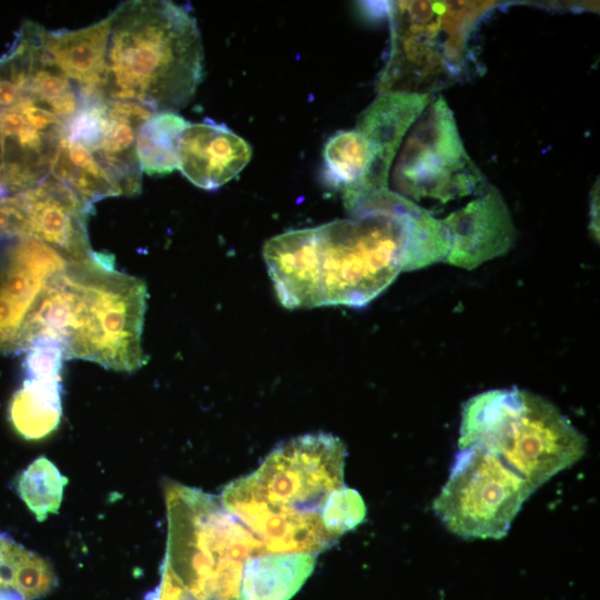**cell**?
<instances>
[{
  "mask_svg": "<svg viewBox=\"0 0 600 600\" xmlns=\"http://www.w3.org/2000/svg\"><path fill=\"white\" fill-rule=\"evenodd\" d=\"M349 214L264 243V262L283 307H362L401 271L422 268L434 249L433 217L389 188L362 199Z\"/></svg>",
  "mask_w": 600,
  "mask_h": 600,
  "instance_id": "obj_1",
  "label": "cell"
},
{
  "mask_svg": "<svg viewBox=\"0 0 600 600\" xmlns=\"http://www.w3.org/2000/svg\"><path fill=\"white\" fill-rule=\"evenodd\" d=\"M344 444L332 434L293 438L224 488L220 501L268 554H314L338 540L323 516L332 493L344 487Z\"/></svg>",
  "mask_w": 600,
  "mask_h": 600,
  "instance_id": "obj_2",
  "label": "cell"
},
{
  "mask_svg": "<svg viewBox=\"0 0 600 600\" xmlns=\"http://www.w3.org/2000/svg\"><path fill=\"white\" fill-rule=\"evenodd\" d=\"M203 68L199 28L182 6L133 0L110 13L106 98L176 112L193 97Z\"/></svg>",
  "mask_w": 600,
  "mask_h": 600,
  "instance_id": "obj_3",
  "label": "cell"
},
{
  "mask_svg": "<svg viewBox=\"0 0 600 600\" xmlns=\"http://www.w3.org/2000/svg\"><path fill=\"white\" fill-rule=\"evenodd\" d=\"M147 302L144 282L114 269L112 257L94 252L68 260L44 294L48 329L64 358L132 372L146 357L141 334Z\"/></svg>",
  "mask_w": 600,
  "mask_h": 600,
  "instance_id": "obj_4",
  "label": "cell"
},
{
  "mask_svg": "<svg viewBox=\"0 0 600 600\" xmlns=\"http://www.w3.org/2000/svg\"><path fill=\"white\" fill-rule=\"evenodd\" d=\"M459 449L479 444L538 489L586 452L587 440L557 407L518 388L494 389L462 409Z\"/></svg>",
  "mask_w": 600,
  "mask_h": 600,
  "instance_id": "obj_5",
  "label": "cell"
},
{
  "mask_svg": "<svg viewBox=\"0 0 600 600\" xmlns=\"http://www.w3.org/2000/svg\"><path fill=\"white\" fill-rule=\"evenodd\" d=\"M494 1H392L390 52L379 94H433L459 79L472 30Z\"/></svg>",
  "mask_w": 600,
  "mask_h": 600,
  "instance_id": "obj_6",
  "label": "cell"
},
{
  "mask_svg": "<svg viewBox=\"0 0 600 600\" xmlns=\"http://www.w3.org/2000/svg\"><path fill=\"white\" fill-rule=\"evenodd\" d=\"M36 42L20 29L0 58V196L27 190L47 176L66 123L31 89Z\"/></svg>",
  "mask_w": 600,
  "mask_h": 600,
  "instance_id": "obj_7",
  "label": "cell"
},
{
  "mask_svg": "<svg viewBox=\"0 0 600 600\" xmlns=\"http://www.w3.org/2000/svg\"><path fill=\"white\" fill-rule=\"evenodd\" d=\"M533 487L488 449H459L449 478L433 501L437 517L462 538L500 539Z\"/></svg>",
  "mask_w": 600,
  "mask_h": 600,
  "instance_id": "obj_8",
  "label": "cell"
},
{
  "mask_svg": "<svg viewBox=\"0 0 600 600\" xmlns=\"http://www.w3.org/2000/svg\"><path fill=\"white\" fill-rule=\"evenodd\" d=\"M397 193L413 202L448 203L488 186L468 154L452 110L433 97L410 128L392 171Z\"/></svg>",
  "mask_w": 600,
  "mask_h": 600,
  "instance_id": "obj_9",
  "label": "cell"
},
{
  "mask_svg": "<svg viewBox=\"0 0 600 600\" xmlns=\"http://www.w3.org/2000/svg\"><path fill=\"white\" fill-rule=\"evenodd\" d=\"M152 113L133 102L79 91L78 109L66 124L63 137L89 156L120 196H132L140 191L142 173L137 154V134Z\"/></svg>",
  "mask_w": 600,
  "mask_h": 600,
  "instance_id": "obj_10",
  "label": "cell"
},
{
  "mask_svg": "<svg viewBox=\"0 0 600 600\" xmlns=\"http://www.w3.org/2000/svg\"><path fill=\"white\" fill-rule=\"evenodd\" d=\"M20 192L27 214L26 237L44 242L70 261L93 253L87 231L91 203L51 173Z\"/></svg>",
  "mask_w": 600,
  "mask_h": 600,
  "instance_id": "obj_11",
  "label": "cell"
},
{
  "mask_svg": "<svg viewBox=\"0 0 600 600\" xmlns=\"http://www.w3.org/2000/svg\"><path fill=\"white\" fill-rule=\"evenodd\" d=\"M439 221L449 241L447 262L468 269L506 253L516 237L508 207L491 184Z\"/></svg>",
  "mask_w": 600,
  "mask_h": 600,
  "instance_id": "obj_12",
  "label": "cell"
},
{
  "mask_svg": "<svg viewBox=\"0 0 600 600\" xmlns=\"http://www.w3.org/2000/svg\"><path fill=\"white\" fill-rule=\"evenodd\" d=\"M178 154L179 169L191 183L216 190L243 170L252 148L224 124L208 120L187 124Z\"/></svg>",
  "mask_w": 600,
  "mask_h": 600,
  "instance_id": "obj_13",
  "label": "cell"
},
{
  "mask_svg": "<svg viewBox=\"0 0 600 600\" xmlns=\"http://www.w3.org/2000/svg\"><path fill=\"white\" fill-rule=\"evenodd\" d=\"M38 33L49 58L79 91L102 94L110 14L78 30H47L39 24Z\"/></svg>",
  "mask_w": 600,
  "mask_h": 600,
  "instance_id": "obj_14",
  "label": "cell"
},
{
  "mask_svg": "<svg viewBox=\"0 0 600 600\" xmlns=\"http://www.w3.org/2000/svg\"><path fill=\"white\" fill-rule=\"evenodd\" d=\"M433 94H379L358 117L354 129L393 162L403 138Z\"/></svg>",
  "mask_w": 600,
  "mask_h": 600,
  "instance_id": "obj_15",
  "label": "cell"
},
{
  "mask_svg": "<svg viewBox=\"0 0 600 600\" xmlns=\"http://www.w3.org/2000/svg\"><path fill=\"white\" fill-rule=\"evenodd\" d=\"M316 564L309 553H277L250 557L243 566L242 600H289Z\"/></svg>",
  "mask_w": 600,
  "mask_h": 600,
  "instance_id": "obj_16",
  "label": "cell"
},
{
  "mask_svg": "<svg viewBox=\"0 0 600 600\" xmlns=\"http://www.w3.org/2000/svg\"><path fill=\"white\" fill-rule=\"evenodd\" d=\"M61 380L24 379L9 404V419L17 433L39 440L52 433L62 416Z\"/></svg>",
  "mask_w": 600,
  "mask_h": 600,
  "instance_id": "obj_17",
  "label": "cell"
},
{
  "mask_svg": "<svg viewBox=\"0 0 600 600\" xmlns=\"http://www.w3.org/2000/svg\"><path fill=\"white\" fill-rule=\"evenodd\" d=\"M188 123L176 112H153L143 121L137 134V154L143 172L167 174L179 168V140Z\"/></svg>",
  "mask_w": 600,
  "mask_h": 600,
  "instance_id": "obj_18",
  "label": "cell"
},
{
  "mask_svg": "<svg viewBox=\"0 0 600 600\" xmlns=\"http://www.w3.org/2000/svg\"><path fill=\"white\" fill-rule=\"evenodd\" d=\"M67 477L46 457H39L20 474L17 491L38 521L58 513Z\"/></svg>",
  "mask_w": 600,
  "mask_h": 600,
  "instance_id": "obj_19",
  "label": "cell"
},
{
  "mask_svg": "<svg viewBox=\"0 0 600 600\" xmlns=\"http://www.w3.org/2000/svg\"><path fill=\"white\" fill-rule=\"evenodd\" d=\"M66 360L61 346L51 339H37L26 350L23 369L27 378L61 380Z\"/></svg>",
  "mask_w": 600,
  "mask_h": 600,
  "instance_id": "obj_20",
  "label": "cell"
}]
</instances>
